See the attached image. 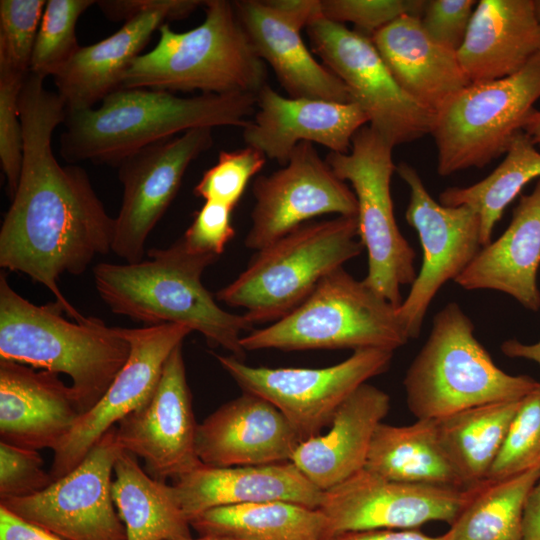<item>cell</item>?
<instances>
[{"label": "cell", "mask_w": 540, "mask_h": 540, "mask_svg": "<svg viewBox=\"0 0 540 540\" xmlns=\"http://www.w3.org/2000/svg\"><path fill=\"white\" fill-rule=\"evenodd\" d=\"M24 149L21 174L0 229V266L47 287L75 322L83 316L62 294L58 279L80 275L112 251L115 218L109 216L86 171L61 166L52 151L66 107L44 79L28 73L19 97Z\"/></svg>", "instance_id": "1"}, {"label": "cell", "mask_w": 540, "mask_h": 540, "mask_svg": "<svg viewBox=\"0 0 540 540\" xmlns=\"http://www.w3.org/2000/svg\"><path fill=\"white\" fill-rule=\"evenodd\" d=\"M255 111V94L179 97L164 90L119 88L98 108L66 111L61 157L69 164L91 161L118 167L129 155L179 132L217 126L243 129Z\"/></svg>", "instance_id": "2"}, {"label": "cell", "mask_w": 540, "mask_h": 540, "mask_svg": "<svg viewBox=\"0 0 540 540\" xmlns=\"http://www.w3.org/2000/svg\"><path fill=\"white\" fill-rule=\"evenodd\" d=\"M149 260L99 263L93 268L99 296L118 315L145 326L185 325L244 361L243 333L253 324L245 315L222 309L202 284L204 270L218 256L191 250L183 238L166 249H151Z\"/></svg>", "instance_id": "3"}, {"label": "cell", "mask_w": 540, "mask_h": 540, "mask_svg": "<svg viewBox=\"0 0 540 540\" xmlns=\"http://www.w3.org/2000/svg\"><path fill=\"white\" fill-rule=\"evenodd\" d=\"M56 302L35 305L0 275V359L71 378L80 414L106 393L126 363L130 344L120 327L88 317L70 322Z\"/></svg>", "instance_id": "4"}, {"label": "cell", "mask_w": 540, "mask_h": 540, "mask_svg": "<svg viewBox=\"0 0 540 540\" xmlns=\"http://www.w3.org/2000/svg\"><path fill=\"white\" fill-rule=\"evenodd\" d=\"M204 21L186 32L159 28V40L125 72L121 88L206 94H257L266 85L265 62L257 55L233 2L204 1Z\"/></svg>", "instance_id": "5"}, {"label": "cell", "mask_w": 540, "mask_h": 540, "mask_svg": "<svg viewBox=\"0 0 540 540\" xmlns=\"http://www.w3.org/2000/svg\"><path fill=\"white\" fill-rule=\"evenodd\" d=\"M537 383L530 376L501 370L456 302L436 313L430 334L403 380L408 408L417 419H439L474 406L519 401Z\"/></svg>", "instance_id": "6"}, {"label": "cell", "mask_w": 540, "mask_h": 540, "mask_svg": "<svg viewBox=\"0 0 540 540\" xmlns=\"http://www.w3.org/2000/svg\"><path fill=\"white\" fill-rule=\"evenodd\" d=\"M356 216L310 222L258 250L247 268L216 293L246 309L252 323L277 321L297 308L317 284L364 249Z\"/></svg>", "instance_id": "7"}, {"label": "cell", "mask_w": 540, "mask_h": 540, "mask_svg": "<svg viewBox=\"0 0 540 540\" xmlns=\"http://www.w3.org/2000/svg\"><path fill=\"white\" fill-rule=\"evenodd\" d=\"M408 337L397 308L343 267L326 275L293 311L241 338L245 351L278 349H383Z\"/></svg>", "instance_id": "8"}, {"label": "cell", "mask_w": 540, "mask_h": 540, "mask_svg": "<svg viewBox=\"0 0 540 540\" xmlns=\"http://www.w3.org/2000/svg\"><path fill=\"white\" fill-rule=\"evenodd\" d=\"M539 99L540 53L513 75L462 88L435 113L438 174L482 168L505 154Z\"/></svg>", "instance_id": "9"}, {"label": "cell", "mask_w": 540, "mask_h": 540, "mask_svg": "<svg viewBox=\"0 0 540 540\" xmlns=\"http://www.w3.org/2000/svg\"><path fill=\"white\" fill-rule=\"evenodd\" d=\"M393 148L365 125L354 135L348 153L329 152L325 160L339 179L351 183L357 199L359 239L368 254L363 282L398 308L403 302L401 288L411 285L417 274L415 252L394 216Z\"/></svg>", "instance_id": "10"}, {"label": "cell", "mask_w": 540, "mask_h": 540, "mask_svg": "<svg viewBox=\"0 0 540 540\" xmlns=\"http://www.w3.org/2000/svg\"><path fill=\"white\" fill-rule=\"evenodd\" d=\"M312 51L347 87L351 102L390 145L430 134L435 113L397 83L370 37L319 17L306 27Z\"/></svg>", "instance_id": "11"}, {"label": "cell", "mask_w": 540, "mask_h": 540, "mask_svg": "<svg viewBox=\"0 0 540 540\" xmlns=\"http://www.w3.org/2000/svg\"><path fill=\"white\" fill-rule=\"evenodd\" d=\"M215 357L244 392L277 407L304 441L330 425L338 407L358 387L384 373L393 352L356 350L344 361L324 368L254 367L232 355Z\"/></svg>", "instance_id": "12"}, {"label": "cell", "mask_w": 540, "mask_h": 540, "mask_svg": "<svg viewBox=\"0 0 540 540\" xmlns=\"http://www.w3.org/2000/svg\"><path fill=\"white\" fill-rule=\"evenodd\" d=\"M396 172L410 188L407 223L419 236L423 259L408 296L397 308L410 339L420 335L426 312L440 288L455 280L481 250V223L467 206H445L427 191L418 172L407 163Z\"/></svg>", "instance_id": "13"}, {"label": "cell", "mask_w": 540, "mask_h": 540, "mask_svg": "<svg viewBox=\"0 0 540 540\" xmlns=\"http://www.w3.org/2000/svg\"><path fill=\"white\" fill-rule=\"evenodd\" d=\"M121 451L115 425L70 473L42 492L2 499L0 505L65 540H127L111 493Z\"/></svg>", "instance_id": "14"}, {"label": "cell", "mask_w": 540, "mask_h": 540, "mask_svg": "<svg viewBox=\"0 0 540 540\" xmlns=\"http://www.w3.org/2000/svg\"><path fill=\"white\" fill-rule=\"evenodd\" d=\"M97 5L110 20L125 23L107 38L81 46L53 77L67 112L93 108L121 88L125 72L141 55L153 33L166 20L187 17L204 1L103 0Z\"/></svg>", "instance_id": "15"}, {"label": "cell", "mask_w": 540, "mask_h": 540, "mask_svg": "<svg viewBox=\"0 0 540 540\" xmlns=\"http://www.w3.org/2000/svg\"><path fill=\"white\" fill-rule=\"evenodd\" d=\"M474 487L406 484L362 469L323 491L318 509L325 516V539L369 530L413 529L433 521L451 524Z\"/></svg>", "instance_id": "16"}, {"label": "cell", "mask_w": 540, "mask_h": 540, "mask_svg": "<svg viewBox=\"0 0 540 540\" xmlns=\"http://www.w3.org/2000/svg\"><path fill=\"white\" fill-rule=\"evenodd\" d=\"M212 145V128H193L149 145L118 165L123 196L112 252L125 263L142 261L145 242L175 198L186 169Z\"/></svg>", "instance_id": "17"}, {"label": "cell", "mask_w": 540, "mask_h": 540, "mask_svg": "<svg viewBox=\"0 0 540 540\" xmlns=\"http://www.w3.org/2000/svg\"><path fill=\"white\" fill-rule=\"evenodd\" d=\"M255 205L247 248L260 250L324 214L356 216L357 199L313 143H299L283 168L259 176L253 184Z\"/></svg>", "instance_id": "18"}, {"label": "cell", "mask_w": 540, "mask_h": 540, "mask_svg": "<svg viewBox=\"0 0 540 540\" xmlns=\"http://www.w3.org/2000/svg\"><path fill=\"white\" fill-rule=\"evenodd\" d=\"M120 329L130 344L129 357L103 397L78 417L53 451L49 473L54 481L74 470L111 427L151 398L169 355L193 332L173 323Z\"/></svg>", "instance_id": "19"}, {"label": "cell", "mask_w": 540, "mask_h": 540, "mask_svg": "<svg viewBox=\"0 0 540 540\" xmlns=\"http://www.w3.org/2000/svg\"><path fill=\"white\" fill-rule=\"evenodd\" d=\"M197 427L180 344L151 398L118 422L116 436L122 450L144 460L152 478L176 480L204 465L196 450Z\"/></svg>", "instance_id": "20"}, {"label": "cell", "mask_w": 540, "mask_h": 540, "mask_svg": "<svg viewBox=\"0 0 540 540\" xmlns=\"http://www.w3.org/2000/svg\"><path fill=\"white\" fill-rule=\"evenodd\" d=\"M368 123L354 102L284 97L268 84L256 94L254 119L243 128L246 146L285 166L302 142L348 153L354 135Z\"/></svg>", "instance_id": "21"}, {"label": "cell", "mask_w": 540, "mask_h": 540, "mask_svg": "<svg viewBox=\"0 0 540 540\" xmlns=\"http://www.w3.org/2000/svg\"><path fill=\"white\" fill-rule=\"evenodd\" d=\"M301 442L271 402L244 392L198 424L196 450L210 467L264 465L290 461Z\"/></svg>", "instance_id": "22"}, {"label": "cell", "mask_w": 540, "mask_h": 540, "mask_svg": "<svg viewBox=\"0 0 540 540\" xmlns=\"http://www.w3.org/2000/svg\"><path fill=\"white\" fill-rule=\"evenodd\" d=\"M80 415L58 374L0 359V441L54 451Z\"/></svg>", "instance_id": "23"}, {"label": "cell", "mask_w": 540, "mask_h": 540, "mask_svg": "<svg viewBox=\"0 0 540 540\" xmlns=\"http://www.w3.org/2000/svg\"><path fill=\"white\" fill-rule=\"evenodd\" d=\"M188 521L209 509L248 503L285 501L318 509L323 491L291 461L250 466L203 465L174 480Z\"/></svg>", "instance_id": "24"}, {"label": "cell", "mask_w": 540, "mask_h": 540, "mask_svg": "<svg viewBox=\"0 0 540 540\" xmlns=\"http://www.w3.org/2000/svg\"><path fill=\"white\" fill-rule=\"evenodd\" d=\"M390 409L383 390L364 383L336 410L330 429L301 441L291 462L326 491L364 469L374 432Z\"/></svg>", "instance_id": "25"}, {"label": "cell", "mask_w": 540, "mask_h": 540, "mask_svg": "<svg viewBox=\"0 0 540 540\" xmlns=\"http://www.w3.org/2000/svg\"><path fill=\"white\" fill-rule=\"evenodd\" d=\"M540 267V178L521 195L503 234L481 248L454 280L466 290H495L514 298L525 309H540L537 272Z\"/></svg>", "instance_id": "26"}, {"label": "cell", "mask_w": 540, "mask_h": 540, "mask_svg": "<svg viewBox=\"0 0 540 540\" xmlns=\"http://www.w3.org/2000/svg\"><path fill=\"white\" fill-rule=\"evenodd\" d=\"M540 53L533 0H481L457 51L470 83L505 78Z\"/></svg>", "instance_id": "27"}, {"label": "cell", "mask_w": 540, "mask_h": 540, "mask_svg": "<svg viewBox=\"0 0 540 540\" xmlns=\"http://www.w3.org/2000/svg\"><path fill=\"white\" fill-rule=\"evenodd\" d=\"M257 55L274 71L291 98L351 102L345 84L309 51L301 29L267 1H233Z\"/></svg>", "instance_id": "28"}, {"label": "cell", "mask_w": 540, "mask_h": 540, "mask_svg": "<svg viewBox=\"0 0 540 540\" xmlns=\"http://www.w3.org/2000/svg\"><path fill=\"white\" fill-rule=\"evenodd\" d=\"M370 38L399 86L434 113L470 84L457 52L432 40L419 17L402 15Z\"/></svg>", "instance_id": "29"}, {"label": "cell", "mask_w": 540, "mask_h": 540, "mask_svg": "<svg viewBox=\"0 0 540 540\" xmlns=\"http://www.w3.org/2000/svg\"><path fill=\"white\" fill-rule=\"evenodd\" d=\"M364 469L400 483L466 489L439 441L435 419L380 423Z\"/></svg>", "instance_id": "30"}, {"label": "cell", "mask_w": 540, "mask_h": 540, "mask_svg": "<svg viewBox=\"0 0 540 540\" xmlns=\"http://www.w3.org/2000/svg\"><path fill=\"white\" fill-rule=\"evenodd\" d=\"M111 493L127 540H175L190 536V523L173 485L152 478L138 457L122 450Z\"/></svg>", "instance_id": "31"}, {"label": "cell", "mask_w": 540, "mask_h": 540, "mask_svg": "<svg viewBox=\"0 0 540 540\" xmlns=\"http://www.w3.org/2000/svg\"><path fill=\"white\" fill-rule=\"evenodd\" d=\"M189 523L200 535L235 540H324L326 528L319 509L285 501L216 507Z\"/></svg>", "instance_id": "32"}, {"label": "cell", "mask_w": 540, "mask_h": 540, "mask_svg": "<svg viewBox=\"0 0 540 540\" xmlns=\"http://www.w3.org/2000/svg\"><path fill=\"white\" fill-rule=\"evenodd\" d=\"M520 401L488 403L435 419L439 441L466 489L486 480Z\"/></svg>", "instance_id": "33"}, {"label": "cell", "mask_w": 540, "mask_h": 540, "mask_svg": "<svg viewBox=\"0 0 540 540\" xmlns=\"http://www.w3.org/2000/svg\"><path fill=\"white\" fill-rule=\"evenodd\" d=\"M504 155L484 179L467 187L446 188L439 196L445 206L467 205L477 212L483 247L491 242L506 207L529 182L540 178V150L523 130L513 137Z\"/></svg>", "instance_id": "34"}, {"label": "cell", "mask_w": 540, "mask_h": 540, "mask_svg": "<svg viewBox=\"0 0 540 540\" xmlns=\"http://www.w3.org/2000/svg\"><path fill=\"white\" fill-rule=\"evenodd\" d=\"M540 469L476 485L468 503L445 533L446 540H523L527 497Z\"/></svg>", "instance_id": "35"}, {"label": "cell", "mask_w": 540, "mask_h": 540, "mask_svg": "<svg viewBox=\"0 0 540 540\" xmlns=\"http://www.w3.org/2000/svg\"><path fill=\"white\" fill-rule=\"evenodd\" d=\"M92 0H48L34 44L30 73L45 79L57 72L80 49L76 36L79 17Z\"/></svg>", "instance_id": "36"}, {"label": "cell", "mask_w": 540, "mask_h": 540, "mask_svg": "<svg viewBox=\"0 0 540 540\" xmlns=\"http://www.w3.org/2000/svg\"><path fill=\"white\" fill-rule=\"evenodd\" d=\"M535 469H540V381L521 399L486 480H504Z\"/></svg>", "instance_id": "37"}, {"label": "cell", "mask_w": 540, "mask_h": 540, "mask_svg": "<svg viewBox=\"0 0 540 540\" xmlns=\"http://www.w3.org/2000/svg\"><path fill=\"white\" fill-rule=\"evenodd\" d=\"M45 0L0 1V71L26 76L30 72Z\"/></svg>", "instance_id": "38"}, {"label": "cell", "mask_w": 540, "mask_h": 540, "mask_svg": "<svg viewBox=\"0 0 540 540\" xmlns=\"http://www.w3.org/2000/svg\"><path fill=\"white\" fill-rule=\"evenodd\" d=\"M266 159L261 151L250 146L221 151L216 164L203 173L194 187V194L205 201L222 203L234 209L248 182L263 168Z\"/></svg>", "instance_id": "39"}, {"label": "cell", "mask_w": 540, "mask_h": 540, "mask_svg": "<svg viewBox=\"0 0 540 540\" xmlns=\"http://www.w3.org/2000/svg\"><path fill=\"white\" fill-rule=\"evenodd\" d=\"M26 76L0 71V161L11 197L18 186L23 162L19 97Z\"/></svg>", "instance_id": "40"}, {"label": "cell", "mask_w": 540, "mask_h": 540, "mask_svg": "<svg viewBox=\"0 0 540 540\" xmlns=\"http://www.w3.org/2000/svg\"><path fill=\"white\" fill-rule=\"evenodd\" d=\"M424 0H321L324 18L344 24L350 22L355 30L371 37L396 18L408 14L421 17Z\"/></svg>", "instance_id": "41"}, {"label": "cell", "mask_w": 540, "mask_h": 540, "mask_svg": "<svg viewBox=\"0 0 540 540\" xmlns=\"http://www.w3.org/2000/svg\"><path fill=\"white\" fill-rule=\"evenodd\" d=\"M37 450L0 441V500L35 495L54 480Z\"/></svg>", "instance_id": "42"}, {"label": "cell", "mask_w": 540, "mask_h": 540, "mask_svg": "<svg viewBox=\"0 0 540 540\" xmlns=\"http://www.w3.org/2000/svg\"><path fill=\"white\" fill-rule=\"evenodd\" d=\"M476 4L474 0L426 1L421 26L436 43L457 52L466 37Z\"/></svg>", "instance_id": "43"}, {"label": "cell", "mask_w": 540, "mask_h": 540, "mask_svg": "<svg viewBox=\"0 0 540 540\" xmlns=\"http://www.w3.org/2000/svg\"><path fill=\"white\" fill-rule=\"evenodd\" d=\"M232 210L225 204L205 201L182 237L186 245L196 252L222 254L235 235L231 223Z\"/></svg>", "instance_id": "44"}, {"label": "cell", "mask_w": 540, "mask_h": 540, "mask_svg": "<svg viewBox=\"0 0 540 540\" xmlns=\"http://www.w3.org/2000/svg\"><path fill=\"white\" fill-rule=\"evenodd\" d=\"M0 540H65L0 505Z\"/></svg>", "instance_id": "45"}, {"label": "cell", "mask_w": 540, "mask_h": 540, "mask_svg": "<svg viewBox=\"0 0 540 540\" xmlns=\"http://www.w3.org/2000/svg\"><path fill=\"white\" fill-rule=\"evenodd\" d=\"M278 13L301 30L322 17L321 0H266Z\"/></svg>", "instance_id": "46"}, {"label": "cell", "mask_w": 540, "mask_h": 540, "mask_svg": "<svg viewBox=\"0 0 540 540\" xmlns=\"http://www.w3.org/2000/svg\"><path fill=\"white\" fill-rule=\"evenodd\" d=\"M325 540H446V535L430 536L413 529H385L346 533Z\"/></svg>", "instance_id": "47"}, {"label": "cell", "mask_w": 540, "mask_h": 540, "mask_svg": "<svg viewBox=\"0 0 540 540\" xmlns=\"http://www.w3.org/2000/svg\"><path fill=\"white\" fill-rule=\"evenodd\" d=\"M523 540H540V478L531 489L525 503Z\"/></svg>", "instance_id": "48"}, {"label": "cell", "mask_w": 540, "mask_h": 540, "mask_svg": "<svg viewBox=\"0 0 540 540\" xmlns=\"http://www.w3.org/2000/svg\"><path fill=\"white\" fill-rule=\"evenodd\" d=\"M500 349L509 358L530 360L540 366V340L536 343L526 344L516 339H509L501 344Z\"/></svg>", "instance_id": "49"}, {"label": "cell", "mask_w": 540, "mask_h": 540, "mask_svg": "<svg viewBox=\"0 0 540 540\" xmlns=\"http://www.w3.org/2000/svg\"><path fill=\"white\" fill-rule=\"evenodd\" d=\"M523 131L540 147V110H535L527 121Z\"/></svg>", "instance_id": "50"}, {"label": "cell", "mask_w": 540, "mask_h": 540, "mask_svg": "<svg viewBox=\"0 0 540 540\" xmlns=\"http://www.w3.org/2000/svg\"><path fill=\"white\" fill-rule=\"evenodd\" d=\"M175 540H235L228 537L223 536H214V535H200L198 538H192L191 536L183 537Z\"/></svg>", "instance_id": "51"}, {"label": "cell", "mask_w": 540, "mask_h": 540, "mask_svg": "<svg viewBox=\"0 0 540 540\" xmlns=\"http://www.w3.org/2000/svg\"><path fill=\"white\" fill-rule=\"evenodd\" d=\"M536 16L540 22V0H533Z\"/></svg>", "instance_id": "52"}]
</instances>
